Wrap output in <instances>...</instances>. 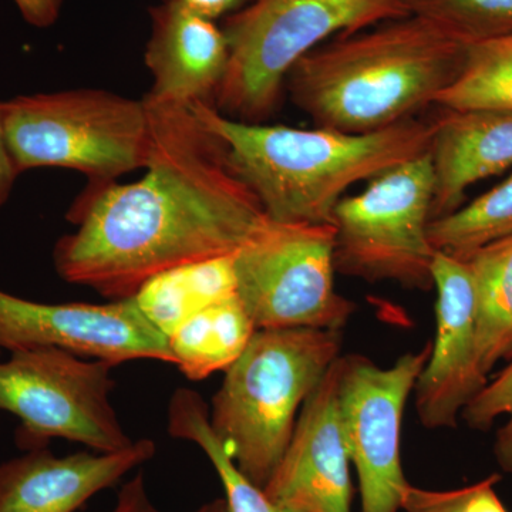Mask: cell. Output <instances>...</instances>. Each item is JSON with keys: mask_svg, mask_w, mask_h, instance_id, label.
<instances>
[{"mask_svg": "<svg viewBox=\"0 0 512 512\" xmlns=\"http://www.w3.org/2000/svg\"><path fill=\"white\" fill-rule=\"evenodd\" d=\"M5 103L10 156L19 174L66 168L89 183L144 170L153 148L146 101L101 89L30 94Z\"/></svg>", "mask_w": 512, "mask_h": 512, "instance_id": "6", "label": "cell"}, {"mask_svg": "<svg viewBox=\"0 0 512 512\" xmlns=\"http://www.w3.org/2000/svg\"><path fill=\"white\" fill-rule=\"evenodd\" d=\"M436 338L417 379L416 410L426 429H453L488 376L478 360L476 291L466 259L436 252Z\"/></svg>", "mask_w": 512, "mask_h": 512, "instance_id": "12", "label": "cell"}, {"mask_svg": "<svg viewBox=\"0 0 512 512\" xmlns=\"http://www.w3.org/2000/svg\"><path fill=\"white\" fill-rule=\"evenodd\" d=\"M505 366L484 389L467 404L461 417L474 430H488L500 416H507V423L495 437L494 456L504 473L512 474V353Z\"/></svg>", "mask_w": 512, "mask_h": 512, "instance_id": "24", "label": "cell"}, {"mask_svg": "<svg viewBox=\"0 0 512 512\" xmlns=\"http://www.w3.org/2000/svg\"><path fill=\"white\" fill-rule=\"evenodd\" d=\"M335 228L266 220L235 255L238 296L258 329L342 332L356 305L335 288Z\"/></svg>", "mask_w": 512, "mask_h": 512, "instance_id": "9", "label": "cell"}, {"mask_svg": "<svg viewBox=\"0 0 512 512\" xmlns=\"http://www.w3.org/2000/svg\"><path fill=\"white\" fill-rule=\"evenodd\" d=\"M254 0H161V3H177L185 8L194 10L198 15L217 22L227 19L235 13L247 8Z\"/></svg>", "mask_w": 512, "mask_h": 512, "instance_id": "27", "label": "cell"}, {"mask_svg": "<svg viewBox=\"0 0 512 512\" xmlns=\"http://www.w3.org/2000/svg\"><path fill=\"white\" fill-rule=\"evenodd\" d=\"M434 106L512 111V35L468 45L461 72Z\"/></svg>", "mask_w": 512, "mask_h": 512, "instance_id": "21", "label": "cell"}, {"mask_svg": "<svg viewBox=\"0 0 512 512\" xmlns=\"http://www.w3.org/2000/svg\"><path fill=\"white\" fill-rule=\"evenodd\" d=\"M340 332L258 329L225 370L210 424L239 473L264 490L284 457L303 403L339 359Z\"/></svg>", "mask_w": 512, "mask_h": 512, "instance_id": "4", "label": "cell"}, {"mask_svg": "<svg viewBox=\"0 0 512 512\" xmlns=\"http://www.w3.org/2000/svg\"><path fill=\"white\" fill-rule=\"evenodd\" d=\"M111 512H163L154 507L148 497L146 485H144L143 474L138 473L124 484L117 495V503ZM194 512H229L227 500L217 498L210 503L202 504Z\"/></svg>", "mask_w": 512, "mask_h": 512, "instance_id": "26", "label": "cell"}, {"mask_svg": "<svg viewBox=\"0 0 512 512\" xmlns=\"http://www.w3.org/2000/svg\"><path fill=\"white\" fill-rule=\"evenodd\" d=\"M406 16L402 0H254L221 26L229 64L214 107L231 119L265 123L303 56L335 37Z\"/></svg>", "mask_w": 512, "mask_h": 512, "instance_id": "5", "label": "cell"}, {"mask_svg": "<svg viewBox=\"0 0 512 512\" xmlns=\"http://www.w3.org/2000/svg\"><path fill=\"white\" fill-rule=\"evenodd\" d=\"M13 158L10 156L5 128V103L0 101V207L9 200L16 178L19 177Z\"/></svg>", "mask_w": 512, "mask_h": 512, "instance_id": "29", "label": "cell"}, {"mask_svg": "<svg viewBox=\"0 0 512 512\" xmlns=\"http://www.w3.org/2000/svg\"><path fill=\"white\" fill-rule=\"evenodd\" d=\"M498 474L457 490L436 491L409 484L404 490V512H508L495 493Z\"/></svg>", "mask_w": 512, "mask_h": 512, "instance_id": "25", "label": "cell"}, {"mask_svg": "<svg viewBox=\"0 0 512 512\" xmlns=\"http://www.w3.org/2000/svg\"><path fill=\"white\" fill-rule=\"evenodd\" d=\"M433 201L429 153L377 175L360 194L340 198L332 212L336 272L367 282L434 288Z\"/></svg>", "mask_w": 512, "mask_h": 512, "instance_id": "7", "label": "cell"}, {"mask_svg": "<svg viewBox=\"0 0 512 512\" xmlns=\"http://www.w3.org/2000/svg\"><path fill=\"white\" fill-rule=\"evenodd\" d=\"M153 148L136 183H89L53 249L57 275L119 299L175 266L237 254L268 220L191 106L143 97Z\"/></svg>", "mask_w": 512, "mask_h": 512, "instance_id": "1", "label": "cell"}, {"mask_svg": "<svg viewBox=\"0 0 512 512\" xmlns=\"http://www.w3.org/2000/svg\"><path fill=\"white\" fill-rule=\"evenodd\" d=\"M466 52L436 26L406 16L329 40L292 67L285 87L316 127L373 133L434 104Z\"/></svg>", "mask_w": 512, "mask_h": 512, "instance_id": "2", "label": "cell"}, {"mask_svg": "<svg viewBox=\"0 0 512 512\" xmlns=\"http://www.w3.org/2000/svg\"><path fill=\"white\" fill-rule=\"evenodd\" d=\"M431 353V343L380 367L363 355L339 357V407L350 463L359 478L362 512H397L409 481L402 464L407 400Z\"/></svg>", "mask_w": 512, "mask_h": 512, "instance_id": "10", "label": "cell"}, {"mask_svg": "<svg viewBox=\"0 0 512 512\" xmlns=\"http://www.w3.org/2000/svg\"><path fill=\"white\" fill-rule=\"evenodd\" d=\"M429 156L434 220L460 208L471 185L512 167V111L441 109Z\"/></svg>", "mask_w": 512, "mask_h": 512, "instance_id": "16", "label": "cell"}, {"mask_svg": "<svg viewBox=\"0 0 512 512\" xmlns=\"http://www.w3.org/2000/svg\"><path fill=\"white\" fill-rule=\"evenodd\" d=\"M349 467L338 359L303 403L289 446L264 491L276 503L306 512H352Z\"/></svg>", "mask_w": 512, "mask_h": 512, "instance_id": "13", "label": "cell"}, {"mask_svg": "<svg viewBox=\"0 0 512 512\" xmlns=\"http://www.w3.org/2000/svg\"><path fill=\"white\" fill-rule=\"evenodd\" d=\"M255 332L254 320L238 295L214 303L168 338L174 366L192 382L225 372L245 352Z\"/></svg>", "mask_w": 512, "mask_h": 512, "instance_id": "18", "label": "cell"}, {"mask_svg": "<svg viewBox=\"0 0 512 512\" xmlns=\"http://www.w3.org/2000/svg\"><path fill=\"white\" fill-rule=\"evenodd\" d=\"M235 255L175 266L144 282L133 299L144 318L167 338L192 316L238 295Z\"/></svg>", "mask_w": 512, "mask_h": 512, "instance_id": "17", "label": "cell"}, {"mask_svg": "<svg viewBox=\"0 0 512 512\" xmlns=\"http://www.w3.org/2000/svg\"><path fill=\"white\" fill-rule=\"evenodd\" d=\"M33 348L63 349L111 366L175 363L167 336L144 318L133 296L104 305L39 303L0 291V349Z\"/></svg>", "mask_w": 512, "mask_h": 512, "instance_id": "11", "label": "cell"}, {"mask_svg": "<svg viewBox=\"0 0 512 512\" xmlns=\"http://www.w3.org/2000/svg\"><path fill=\"white\" fill-rule=\"evenodd\" d=\"M409 16L463 45L512 35V0H402Z\"/></svg>", "mask_w": 512, "mask_h": 512, "instance_id": "23", "label": "cell"}, {"mask_svg": "<svg viewBox=\"0 0 512 512\" xmlns=\"http://www.w3.org/2000/svg\"><path fill=\"white\" fill-rule=\"evenodd\" d=\"M476 291L478 360L485 375L512 353V237L466 258Z\"/></svg>", "mask_w": 512, "mask_h": 512, "instance_id": "19", "label": "cell"}, {"mask_svg": "<svg viewBox=\"0 0 512 512\" xmlns=\"http://www.w3.org/2000/svg\"><path fill=\"white\" fill-rule=\"evenodd\" d=\"M512 237V175L493 190L434 218L429 238L434 251L466 259L478 249Z\"/></svg>", "mask_w": 512, "mask_h": 512, "instance_id": "22", "label": "cell"}, {"mask_svg": "<svg viewBox=\"0 0 512 512\" xmlns=\"http://www.w3.org/2000/svg\"><path fill=\"white\" fill-rule=\"evenodd\" d=\"M23 19L35 28L45 29L55 25L64 0H13Z\"/></svg>", "mask_w": 512, "mask_h": 512, "instance_id": "28", "label": "cell"}, {"mask_svg": "<svg viewBox=\"0 0 512 512\" xmlns=\"http://www.w3.org/2000/svg\"><path fill=\"white\" fill-rule=\"evenodd\" d=\"M0 352H2V349H0Z\"/></svg>", "mask_w": 512, "mask_h": 512, "instance_id": "30", "label": "cell"}, {"mask_svg": "<svg viewBox=\"0 0 512 512\" xmlns=\"http://www.w3.org/2000/svg\"><path fill=\"white\" fill-rule=\"evenodd\" d=\"M167 430L174 439L190 441L204 451L220 477L229 512H306L291 505L276 503L262 488L256 487L239 473L212 430L207 404L194 390H175L168 404Z\"/></svg>", "mask_w": 512, "mask_h": 512, "instance_id": "20", "label": "cell"}, {"mask_svg": "<svg viewBox=\"0 0 512 512\" xmlns=\"http://www.w3.org/2000/svg\"><path fill=\"white\" fill-rule=\"evenodd\" d=\"M150 439L113 453L55 456L49 448L0 463V512H77L156 454Z\"/></svg>", "mask_w": 512, "mask_h": 512, "instance_id": "14", "label": "cell"}, {"mask_svg": "<svg viewBox=\"0 0 512 512\" xmlns=\"http://www.w3.org/2000/svg\"><path fill=\"white\" fill-rule=\"evenodd\" d=\"M151 36L144 62L153 76L148 99L214 106L229 64L224 30L177 3L150 8Z\"/></svg>", "mask_w": 512, "mask_h": 512, "instance_id": "15", "label": "cell"}, {"mask_svg": "<svg viewBox=\"0 0 512 512\" xmlns=\"http://www.w3.org/2000/svg\"><path fill=\"white\" fill-rule=\"evenodd\" d=\"M113 367L57 348L16 350L0 362V413L20 420L18 447L37 450L52 439L99 453L131 446L110 402Z\"/></svg>", "mask_w": 512, "mask_h": 512, "instance_id": "8", "label": "cell"}, {"mask_svg": "<svg viewBox=\"0 0 512 512\" xmlns=\"http://www.w3.org/2000/svg\"><path fill=\"white\" fill-rule=\"evenodd\" d=\"M227 153V163L266 217L288 224H332L352 185L429 153L436 117H412L383 130L349 134L332 128L244 123L211 104H190Z\"/></svg>", "mask_w": 512, "mask_h": 512, "instance_id": "3", "label": "cell"}]
</instances>
